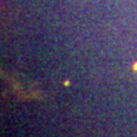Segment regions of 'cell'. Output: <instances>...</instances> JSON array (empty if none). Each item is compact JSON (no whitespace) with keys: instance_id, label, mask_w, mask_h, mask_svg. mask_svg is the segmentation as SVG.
Here are the masks:
<instances>
[{"instance_id":"1","label":"cell","mask_w":137,"mask_h":137,"mask_svg":"<svg viewBox=\"0 0 137 137\" xmlns=\"http://www.w3.org/2000/svg\"><path fill=\"white\" fill-rule=\"evenodd\" d=\"M133 68H135V70H137V64L135 65V66H133Z\"/></svg>"}]
</instances>
